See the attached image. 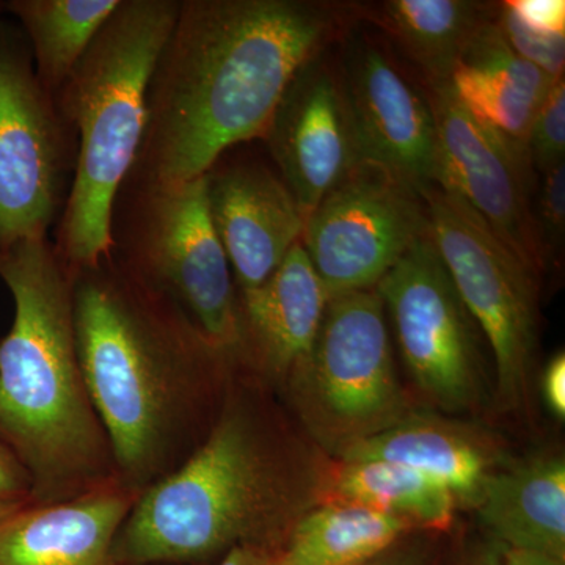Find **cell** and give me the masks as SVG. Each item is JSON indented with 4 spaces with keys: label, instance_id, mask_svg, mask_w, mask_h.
I'll return each instance as SVG.
<instances>
[{
    "label": "cell",
    "instance_id": "836d02e7",
    "mask_svg": "<svg viewBox=\"0 0 565 565\" xmlns=\"http://www.w3.org/2000/svg\"><path fill=\"white\" fill-rule=\"evenodd\" d=\"M501 555H503V565H565V561L556 559V557L523 552V550L504 548V546H501Z\"/></svg>",
    "mask_w": 565,
    "mask_h": 565
},
{
    "label": "cell",
    "instance_id": "1f68e13d",
    "mask_svg": "<svg viewBox=\"0 0 565 565\" xmlns=\"http://www.w3.org/2000/svg\"><path fill=\"white\" fill-rule=\"evenodd\" d=\"M275 550L241 545L230 550L215 565H274Z\"/></svg>",
    "mask_w": 565,
    "mask_h": 565
},
{
    "label": "cell",
    "instance_id": "4dcf8cb0",
    "mask_svg": "<svg viewBox=\"0 0 565 565\" xmlns=\"http://www.w3.org/2000/svg\"><path fill=\"white\" fill-rule=\"evenodd\" d=\"M542 397L546 408L559 422L565 418V355L561 351L546 364L541 375Z\"/></svg>",
    "mask_w": 565,
    "mask_h": 565
},
{
    "label": "cell",
    "instance_id": "f1b7e54d",
    "mask_svg": "<svg viewBox=\"0 0 565 565\" xmlns=\"http://www.w3.org/2000/svg\"><path fill=\"white\" fill-rule=\"evenodd\" d=\"M429 533H414L362 565H440L437 545Z\"/></svg>",
    "mask_w": 565,
    "mask_h": 565
},
{
    "label": "cell",
    "instance_id": "ac0fdd59",
    "mask_svg": "<svg viewBox=\"0 0 565 565\" xmlns=\"http://www.w3.org/2000/svg\"><path fill=\"white\" fill-rule=\"evenodd\" d=\"M489 541L565 561V460L556 452L498 468L475 505Z\"/></svg>",
    "mask_w": 565,
    "mask_h": 565
},
{
    "label": "cell",
    "instance_id": "e575fe53",
    "mask_svg": "<svg viewBox=\"0 0 565 565\" xmlns=\"http://www.w3.org/2000/svg\"><path fill=\"white\" fill-rule=\"evenodd\" d=\"M6 14V0H0V17Z\"/></svg>",
    "mask_w": 565,
    "mask_h": 565
},
{
    "label": "cell",
    "instance_id": "9a60e30c",
    "mask_svg": "<svg viewBox=\"0 0 565 565\" xmlns=\"http://www.w3.org/2000/svg\"><path fill=\"white\" fill-rule=\"evenodd\" d=\"M341 74L363 162L388 170L419 193L438 188L437 126L427 96L367 43L353 47Z\"/></svg>",
    "mask_w": 565,
    "mask_h": 565
},
{
    "label": "cell",
    "instance_id": "8992f818",
    "mask_svg": "<svg viewBox=\"0 0 565 565\" xmlns=\"http://www.w3.org/2000/svg\"><path fill=\"white\" fill-rule=\"evenodd\" d=\"M111 253L180 305L236 360L237 289L207 211L204 177L173 184L122 181L110 221Z\"/></svg>",
    "mask_w": 565,
    "mask_h": 565
},
{
    "label": "cell",
    "instance_id": "3957f363",
    "mask_svg": "<svg viewBox=\"0 0 565 565\" xmlns=\"http://www.w3.org/2000/svg\"><path fill=\"white\" fill-rule=\"evenodd\" d=\"M259 379L236 363L199 448L145 489L115 541L120 565H193L241 545L277 552L318 503V475Z\"/></svg>",
    "mask_w": 565,
    "mask_h": 565
},
{
    "label": "cell",
    "instance_id": "52a82bcc",
    "mask_svg": "<svg viewBox=\"0 0 565 565\" xmlns=\"http://www.w3.org/2000/svg\"><path fill=\"white\" fill-rule=\"evenodd\" d=\"M280 393L334 459L414 414L397 379L385 307L375 289L329 300L310 355Z\"/></svg>",
    "mask_w": 565,
    "mask_h": 565
},
{
    "label": "cell",
    "instance_id": "7a4b0ae2",
    "mask_svg": "<svg viewBox=\"0 0 565 565\" xmlns=\"http://www.w3.org/2000/svg\"><path fill=\"white\" fill-rule=\"evenodd\" d=\"M71 270L85 385L118 481L141 493L202 444L236 360L114 253Z\"/></svg>",
    "mask_w": 565,
    "mask_h": 565
},
{
    "label": "cell",
    "instance_id": "4316f807",
    "mask_svg": "<svg viewBox=\"0 0 565 565\" xmlns=\"http://www.w3.org/2000/svg\"><path fill=\"white\" fill-rule=\"evenodd\" d=\"M527 159L535 174L565 162V79L553 85L535 111L526 139Z\"/></svg>",
    "mask_w": 565,
    "mask_h": 565
},
{
    "label": "cell",
    "instance_id": "6da1fadb",
    "mask_svg": "<svg viewBox=\"0 0 565 565\" xmlns=\"http://www.w3.org/2000/svg\"><path fill=\"white\" fill-rule=\"evenodd\" d=\"M359 14L319 0H180L147 93V126L126 180L203 177L232 148L262 140L300 66Z\"/></svg>",
    "mask_w": 565,
    "mask_h": 565
},
{
    "label": "cell",
    "instance_id": "603a6c76",
    "mask_svg": "<svg viewBox=\"0 0 565 565\" xmlns=\"http://www.w3.org/2000/svg\"><path fill=\"white\" fill-rule=\"evenodd\" d=\"M414 533V523L370 509L316 503L291 527L274 565H362Z\"/></svg>",
    "mask_w": 565,
    "mask_h": 565
},
{
    "label": "cell",
    "instance_id": "5b68a950",
    "mask_svg": "<svg viewBox=\"0 0 565 565\" xmlns=\"http://www.w3.org/2000/svg\"><path fill=\"white\" fill-rule=\"evenodd\" d=\"M178 9L180 0H120L58 95L79 152L51 241L71 269L111 252V207L139 154L148 85Z\"/></svg>",
    "mask_w": 565,
    "mask_h": 565
},
{
    "label": "cell",
    "instance_id": "4fadbf2b",
    "mask_svg": "<svg viewBox=\"0 0 565 565\" xmlns=\"http://www.w3.org/2000/svg\"><path fill=\"white\" fill-rule=\"evenodd\" d=\"M322 57L319 52L297 71L262 139L307 217L363 162L343 74Z\"/></svg>",
    "mask_w": 565,
    "mask_h": 565
},
{
    "label": "cell",
    "instance_id": "e0dca14e",
    "mask_svg": "<svg viewBox=\"0 0 565 565\" xmlns=\"http://www.w3.org/2000/svg\"><path fill=\"white\" fill-rule=\"evenodd\" d=\"M139 492L117 478L0 520V565H120L114 546Z\"/></svg>",
    "mask_w": 565,
    "mask_h": 565
},
{
    "label": "cell",
    "instance_id": "8fae6325",
    "mask_svg": "<svg viewBox=\"0 0 565 565\" xmlns=\"http://www.w3.org/2000/svg\"><path fill=\"white\" fill-rule=\"evenodd\" d=\"M375 291L419 392L449 414L473 411L484 384L479 329L430 234L405 253Z\"/></svg>",
    "mask_w": 565,
    "mask_h": 565
},
{
    "label": "cell",
    "instance_id": "f546056e",
    "mask_svg": "<svg viewBox=\"0 0 565 565\" xmlns=\"http://www.w3.org/2000/svg\"><path fill=\"white\" fill-rule=\"evenodd\" d=\"M505 3L531 28L565 33L564 0H508Z\"/></svg>",
    "mask_w": 565,
    "mask_h": 565
},
{
    "label": "cell",
    "instance_id": "9c48e42d",
    "mask_svg": "<svg viewBox=\"0 0 565 565\" xmlns=\"http://www.w3.org/2000/svg\"><path fill=\"white\" fill-rule=\"evenodd\" d=\"M430 239L460 300L493 353L497 397L504 408L525 401L537 352L539 277L487 223L452 193H422Z\"/></svg>",
    "mask_w": 565,
    "mask_h": 565
},
{
    "label": "cell",
    "instance_id": "484cf974",
    "mask_svg": "<svg viewBox=\"0 0 565 565\" xmlns=\"http://www.w3.org/2000/svg\"><path fill=\"white\" fill-rule=\"evenodd\" d=\"M498 29L520 57L544 71L552 79H563L565 68V33L537 31L520 20L511 7L500 2Z\"/></svg>",
    "mask_w": 565,
    "mask_h": 565
},
{
    "label": "cell",
    "instance_id": "d6a6232c",
    "mask_svg": "<svg viewBox=\"0 0 565 565\" xmlns=\"http://www.w3.org/2000/svg\"><path fill=\"white\" fill-rule=\"evenodd\" d=\"M459 565H503L501 546L487 539L484 544L475 545Z\"/></svg>",
    "mask_w": 565,
    "mask_h": 565
},
{
    "label": "cell",
    "instance_id": "30bf717a",
    "mask_svg": "<svg viewBox=\"0 0 565 565\" xmlns=\"http://www.w3.org/2000/svg\"><path fill=\"white\" fill-rule=\"evenodd\" d=\"M427 236L422 193L388 170L362 162L308 214L300 244L333 299L377 288Z\"/></svg>",
    "mask_w": 565,
    "mask_h": 565
},
{
    "label": "cell",
    "instance_id": "cb8c5ba5",
    "mask_svg": "<svg viewBox=\"0 0 565 565\" xmlns=\"http://www.w3.org/2000/svg\"><path fill=\"white\" fill-rule=\"evenodd\" d=\"M120 0H6L20 25L41 84L58 98L71 74Z\"/></svg>",
    "mask_w": 565,
    "mask_h": 565
},
{
    "label": "cell",
    "instance_id": "7402d4cb",
    "mask_svg": "<svg viewBox=\"0 0 565 565\" xmlns=\"http://www.w3.org/2000/svg\"><path fill=\"white\" fill-rule=\"evenodd\" d=\"M318 503L370 509L414 523L423 533L451 527L459 503L451 490L403 465L334 460L319 479Z\"/></svg>",
    "mask_w": 565,
    "mask_h": 565
},
{
    "label": "cell",
    "instance_id": "7c38bea8",
    "mask_svg": "<svg viewBox=\"0 0 565 565\" xmlns=\"http://www.w3.org/2000/svg\"><path fill=\"white\" fill-rule=\"evenodd\" d=\"M429 99L438 139V188L467 203L494 236L537 277L541 255L534 233L537 174L526 150L476 120L449 82L433 85Z\"/></svg>",
    "mask_w": 565,
    "mask_h": 565
},
{
    "label": "cell",
    "instance_id": "2e32d148",
    "mask_svg": "<svg viewBox=\"0 0 565 565\" xmlns=\"http://www.w3.org/2000/svg\"><path fill=\"white\" fill-rule=\"evenodd\" d=\"M329 300L302 244L297 243L266 281L237 291L236 362L280 393L310 355Z\"/></svg>",
    "mask_w": 565,
    "mask_h": 565
},
{
    "label": "cell",
    "instance_id": "d4e9b609",
    "mask_svg": "<svg viewBox=\"0 0 565 565\" xmlns=\"http://www.w3.org/2000/svg\"><path fill=\"white\" fill-rule=\"evenodd\" d=\"M534 233L542 273L563 259L565 241V162L537 174L534 203Z\"/></svg>",
    "mask_w": 565,
    "mask_h": 565
},
{
    "label": "cell",
    "instance_id": "d6986e66",
    "mask_svg": "<svg viewBox=\"0 0 565 565\" xmlns=\"http://www.w3.org/2000/svg\"><path fill=\"white\" fill-rule=\"evenodd\" d=\"M334 460H382L418 471L451 490L457 503L475 508L500 452L484 435L445 419L412 414L384 433L345 449Z\"/></svg>",
    "mask_w": 565,
    "mask_h": 565
},
{
    "label": "cell",
    "instance_id": "83f0119b",
    "mask_svg": "<svg viewBox=\"0 0 565 565\" xmlns=\"http://www.w3.org/2000/svg\"><path fill=\"white\" fill-rule=\"evenodd\" d=\"M33 503L31 476L0 441V520Z\"/></svg>",
    "mask_w": 565,
    "mask_h": 565
},
{
    "label": "cell",
    "instance_id": "ba28073f",
    "mask_svg": "<svg viewBox=\"0 0 565 565\" xmlns=\"http://www.w3.org/2000/svg\"><path fill=\"white\" fill-rule=\"evenodd\" d=\"M77 134L41 84L20 25L0 17V248L51 237L76 174Z\"/></svg>",
    "mask_w": 565,
    "mask_h": 565
},
{
    "label": "cell",
    "instance_id": "277c9868",
    "mask_svg": "<svg viewBox=\"0 0 565 565\" xmlns=\"http://www.w3.org/2000/svg\"><path fill=\"white\" fill-rule=\"evenodd\" d=\"M0 280L13 300L0 340V441L31 476L33 503L70 500L117 478L82 373L73 270L51 237H33L0 248Z\"/></svg>",
    "mask_w": 565,
    "mask_h": 565
},
{
    "label": "cell",
    "instance_id": "5bb4252c",
    "mask_svg": "<svg viewBox=\"0 0 565 565\" xmlns=\"http://www.w3.org/2000/svg\"><path fill=\"white\" fill-rule=\"evenodd\" d=\"M207 211L237 291L266 281L300 243L307 215L280 174L255 158L222 154L206 170Z\"/></svg>",
    "mask_w": 565,
    "mask_h": 565
},
{
    "label": "cell",
    "instance_id": "ffe728a7",
    "mask_svg": "<svg viewBox=\"0 0 565 565\" xmlns=\"http://www.w3.org/2000/svg\"><path fill=\"white\" fill-rule=\"evenodd\" d=\"M557 81L516 55L492 21L465 47L449 85L476 120L526 150L535 111Z\"/></svg>",
    "mask_w": 565,
    "mask_h": 565
},
{
    "label": "cell",
    "instance_id": "44dd1931",
    "mask_svg": "<svg viewBox=\"0 0 565 565\" xmlns=\"http://www.w3.org/2000/svg\"><path fill=\"white\" fill-rule=\"evenodd\" d=\"M500 2L384 0L359 13L393 36L433 85L445 84L465 47L497 18Z\"/></svg>",
    "mask_w": 565,
    "mask_h": 565
}]
</instances>
